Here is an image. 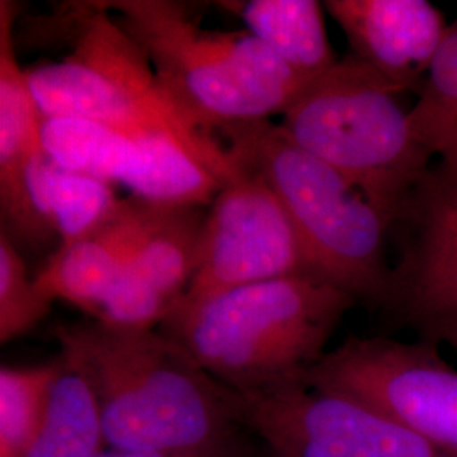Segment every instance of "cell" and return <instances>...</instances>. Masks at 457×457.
Returning <instances> with one entry per match:
<instances>
[{
	"mask_svg": "<svg viewBox=\"0 0 457 457\" xmlns=\"http://www.w3.org/2000/svg\"><path fill=\"white\" fill-rule=\"evenodd\" d=\"M53 334L94 388L107 447L188 451L245 437L234 390L160 328L92 320Z\"/></svg>",
	"mask_w": 457,
	"mask_h": 457,
	"instance_id": "1",
	"label": "cell"
},
{
	"mask_svg": "<svg viewBox=\"0 0 457 457\" xmlns=\"http://www.w3.org/2000/svg\"><path fill=\"white\" fill-rule=\"evenodd\" d=\"M360 302L313 278L262 281L179 303L160 330L237 393L302 381Z\"/></svg>",
	"mask_w": 457,
	"mask_h": 457,
	"instance_id": "2",
	"label": "cell"
},
{
	"mask_svg": "<svg viewBox=\"0 0 457 457\" xmlns=\"http://www.w3.org/2000/svg\"><path fill=\"white\" fill-rule=\"evenodd\" d=\"M217 136L236 163L273 190L313 278L381 311L392 281L385 249L390 228L371 202L270 119L232 124Z\"/></svg>",
	"mask_w": 457,
	"mask_h": 457,
	"instance_id": "3",
	"label": "cell"
},
{
	"mask_svg": "<svg viewBox=\"0 0 457 457\" xmlns=\"http://www.w3.org/2000/svg\"><path fill=\"white\" fill-rule=\"evenodd\" d=\"M104 4L146 53L164 90L215 136L232 124L283 114L312 82L253 34L204 28L196 7L187 2Z\"/></svg>",
	"mask_w": 457,
	"mask_h": 457,
	"instance_id": "4",
	"label": "cell"
},
{
	"mask_svg": "<svg viewBox=\"0 0 457 457\" xmlns=\"http://www.w3.org/2000/svg\"><path fill=\"white\" fill-rule=\"evenodd\" d=\"M65 21L70 53L26 70L41 114L92 119L131 136L166 134L224 183L234 177L237 166L222 139L164 90L146 53L104 2L73 4Z\"/></svg>",
	"mask_w": 457,
	"mask_h": 457,
	"instance_id": "5",
	"label": "cell"
},
{
	"mask_svg": "<svg viewBox=\"0 0 457 457\" xmlns=\"http://www.w3.org/2000/svg\"><path fill=\"white\" fill-rule=\"evenodd\" d=\"M403 90L349 54L303 87L281 114V129L366 196L392 230L430 153L413 129Z\"/></svg>",
	"mask_w": 457,
	"mask_h": 457,
	"instance_id": "6",
	"label": "cell"
},
{
	"mask_svg": "<svg viewBox=\"0 0 457 457\" xmlns=\"http://www.w3.org/2000/svg\"><path fill=\"white\" fill-rule=\"evenodd\" d=\"M302 383L375 410L457 454V370L439 345L351 336L312 366Z\"/></svg>",
	"mask_w": 457,
	"mask_h": 457,
	"instance_id": "7",
	"label": "cell"
},
{
	"mask_svg": "<svg viewBox=\"0 0 457 457\" xmlns=\"http://www.w3.org/2000/svg\"><path fill=\"white\" fill-rule=\"evenodd\" d=\"M234 393L239 422L275 457H457L375 410L302 381Z\"/></svg>",
	"mask_w": 457,
	"mask_h": 457,
	"instance_id": "8",
	"label": "cell"
},
{
	"mask_svg": "<svg viewBox=\"0 0 457 457\" xmlns=\"http://www.w3.org/2000/svg\"><path fill=\"white\" fill-rule=\"evenodd\" d=\"M236 164L237 171L207 207L195 275L180 303L278 278H313L294 224L273 190Z\"/></svg>",
	"mask_w": 457,
	"mask_h": 457,
	"instance_id": "9",
	"label": "cell"
},
{
	"mask_svg": "<svg viewBox=\"0 0 457 457\" xmlns=\"http://www.w3.org/2000/svg\"><path fill=\"white\" fill-rule=\"evenodd\" d=\"M400 258L381 312L417 341L441 345L457 336V177L432 166L393 228Z\"/></svg>",
	"mask_w": 457,
	"mask_h": 457,
	"instance_id": "10",
	"label": "cell"
},
{
	"mask_svg": "<svg viewBox=\"0 0 457 457\" xmlns=\"http://www.w3.org/2000/svg\"><path fill=\"white\" fill-rule=\"evenodd\" d=\"M353 56L403 92H419L449 28L427 0H327Z\"/></svg>",
	"mask_w": 457,
	"mask_h": 457,
	"instance_id": "11",
	"label": "cell"
},
{
	"mask_svg": "<svg viewBox=\"0 0 457 457\" xmlns=\"http://www.w3.org/2000/svg\"><path fill=\"white\" fill-rule=\"evenodd\" d=\"M17 5L0 2V213L2 232L17 247L37 249L53 237L41 226L28 192V166L41 149L43 114L16 56Z\"/></svg>",
	"mask_w": 457,
	"mask_h": 457,
	"instance_id": "12",
	"label": "cell"
},
{
	"mask_svg": "<svg viewBox=\"0 0 457 457\" xmlns=\"http://www.w3.org/2000/svg\"><path fill=\"white\" fill-rule=\"evenodd\" d=\"M141 226V200L128 196L114 219L96 236L54 249L34 277L37 288L54 303L63 300L96 317L115 279L131 262Z\"/></svg>",
	"mask_w": 457,
	"mask_h": 457,
	"instance_id": "13",
	"label": "cell"
},
{
	"mask_svg": "<svg viewBox=\"0 0 457 457\" xmlns=\"http://www.w3.org/2000/svg\"><path fill=\"white\" fill-rule=\"evenodd\" d=\"M28 192L37 220L58 239L56 249L96 236L126 200L117 196L112 183L58 166L43 147L28 166Z\"/></svg>",
	"mask_w": 457,
	"mask_h": 457,
	"instance_id": "14",
	"label": "cell"
},
{
	"mask_svg": "<svg viewBox=\"0 0 457 457\" xmlns=\"http://www.w3.org/2000/svg\"><path fill=\"white\" fill-rule=\"evenodd\" d=\"M207 207L141 200V226L129 266L177 307L195 275Z\"/></svg>",
	"mask_w": 457,
	"mask_h": 457,
	"instance_id": "15",
	"label": "cell"
},
{
	"mask_svg": "<svg viewBox=\"0 0 457 457\" xmlns=\"http://www.w3.org/2000/svg\"><path fill=\"white\" fill-rule=\"evenodd\" d=\"M219 5L241 17L247 33L305 80L339 63L327 37L326 7L317 0H247Z\"/></svg>",
	"mask_w": 457,
	"mask_h": 457,
	"instance_id": "16",
	"label": "cell"
},
{
	"mask_svg": "<svg viewBox=\"0 0 457 457\" xmlns=\"http://www.w3.org/2000/svg\"><path fill=\"white\" fill-rule=\"evenodd\" d=\"M117 185L149 204L209 207L224 180L179 139L147 134L136 136L131 160Z\"/></svg>",
	"mask_w": 457,
	"mask_h": 457,
	"instance_id": "17",
	"label": "cell"
},
{
	"mask_svg": "<svg viewBox=\"0 0 457 457\" xmlns=\"http://www.w3.org/2000/svg\"><path fill=\"white\" fill-rule=\"evenodd\" d=\"M48 405L26 457H92L105 445L97 398L82 370L60 353Z\"/></svg>",
	"mask_w": 457,
	"mask_h": 457,
	"instance_id": "18",
	"label": "cell"
},
{
	"mask_svg": "<svg viewBox=\"0 0 457 457\" xmlns=\"http://www.w3.org/2000/svg\"><path fill=\"white\" fill-rule=\"evenodd\" d=\"M41 145L58 166L117 185L134 136L92 119L43 115Z\"/></svg>",
	"mask_w": 457,
	"mask_h": 457,
	"instance_id": "19",
	"label": "cell"
},
{
	"mask_svg": "<svg viewBox=\"0 0 457 457\" xmlns=\"http://www.w3.org/2000/svg\"><path fill=\"white\" fill-rule=\"evenodd\" d=\"M410 119L437 166L457 177V21L417 92Z\"/></svg>",
	"mask_w": 457,
	"mask_h": 457,
	"instance_id": "20",
	"label": "cell"
},
{
	"mask_svg": "<svg viewBox=\"0 0 457 457\" xmlns=\"http://www.w3.org/2000/svg\"><path fill=\"white\" fill-rule=\"evenodd\" d=\"M60 360L0 368V457H26L43 422Z\"/></svg>",
	"mask_w": 457,
	"mask_h": 457,
	"instance_id": "21",
	"label": "cell"
},
{
	"mask_svg": "<svg viewBox=\"0 0 457 457\" xmlns=\"http://www.w3.org/2000/svg\"><path fill=\"white\" fill-rule=\"evenodd\" d=\"M51 305L29 277L16 243L0 232V343L28 334L48 315Z\"/></svg>",
	"mask_w": 457,
	"mask_h": 457,
	"instance_id": "22",
	"label": "cell"
},
{
	"mask_svg": "<svg viewBox=\"0 0 457 457\" xmlns=\"http://www.w3.org/2000/svg\"><path fill=\"white\" fill-rule=\"evenodd\" d=\"M251 445L241 437L237 441L228 442L215 447L205 449H188V451H151V449H115L104 447L92 457H249Z\"/></svg>",
	"mask_w": 457,
	"mask_h": 457,
	"instance_id": "23",
	"label": "cell"
},
{
	"mask_svg": "<svg viewBox=\"0 0 457 457\" xmlns=\"http://www.w3.org/2000/svg\"><path fill=\"white\" fill-rule=\"evenodd\" d=\"M445 344H449L451 347H454V349H456L457 351V336H454V337H451V339H449V341H447V343Z\"/></svg>",
	"mask_w": 457,
	"mask_h": 457,
	"instance_id": "24",
	"label": "cell"
}]
</instances>
